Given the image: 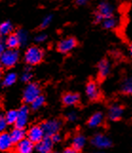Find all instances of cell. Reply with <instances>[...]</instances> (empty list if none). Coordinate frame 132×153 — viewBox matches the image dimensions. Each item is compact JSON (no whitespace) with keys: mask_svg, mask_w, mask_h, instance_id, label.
<instances>
[{"mask_svg":"<svg viewBox=\"0 0 132 153\" xmlns=\"http://www.w3.org/2000/svg\"><path fill=\"white\" fill-rule=\"evenodd\" d=\"M45 53L44 51L39 46L33 45L30 46L29 48L26 50L24 53V61L28 66H36L39 65L40 63L44 60Z\"/></svg>","mask_w":132,"mask_h":153,"instance_id":"1","label":"cell"},{"mask_svg":"<svg viewBox=\"0 0 132 153\" xmlns=\"http://www.w3.org/2000/svg\"><path fill=\"white\" fill-rule=\"evenodd\" d=\"M20 59V54L18 50H12V49H7L5 51H3L1 55H0V63L1 66L6 68V70H10V68H13L16 66Z\"/></svg>","mask_w":132,"mask_h":153,"instance_id":"2","label":"cell"},{"mask_svg":"<svg viewBox=\"0 0 132 153\" xmlns=\"http://www.w3.org/2000/svg\"><path fill=\"white\" fill-rule=\"evenodd\" d=\"M41 95V88L38 84L36 83H28L23 91L22 100L24 104L30 105L34 100Z\"/></svg>","mask_w":132,"mask_h":153,"instance_id":"3","label":"cell"},{"mask_svg":"<svg viewBox=\"0 0 132 153\" xmlns=\"http://www.w3.org/2000/svg\"><path fill=\"white\" fill-rule=\"evenodd\" d=\"M78 45V42L74 37H71V36H67V37L61 39L59 42L57 43L56 49L57 51L62 54H67L70 53V51L74 50Z\"/></svg>","mask_w":132,"mask_h":153,"instance_id":"4","label":"cell"},{"mask_svg":"<svg viewBox=\"0 0 132 153\" xmlns=\"http://www.w3.org/2000/svg\"><path fill=\"white\" fill-rule=\"evenodd\" d=\"M61 126H62V123L59 120H56V119L47 120L41 124L42 128L44 130L45 136H47V137H51L52 135L58 133V131L61 128Z\"/></svg>","mask_w":132,"mask_h":153,"instance_id":"5","label":"cell"},{"mask_svg":"<svg viewBox=\"0 0 132 153\" xmlns=\"http://www.w3.org/2000/svg\"><path fill=\"white\" fill-rule=\"evenodd\" d=\"M30 110V108H29V105H27V104H24L18 108V117H17L16 122L14 124L15 128H26V126H27L28 121H29Z\"/></svg>","mask_w":132,"mask_h":153,"instance_id":"6","label":"cell"},{"mask_svg":"<svg viewBox=\"0 0 132 153\" xmlns=\"http://www.w3.org/2000/svg\"><path fill=\"white\" fill-rule=\"evenodd\" d=\"M44 137H45V133L41 125L31 126L27 132V138H29L34 145L41 142L44 139Z\"/></svg>","mask_w":132,"mask_h":153,"instance_id":"7","label":"cell"},{"mask_svg":"<svg viewBox=\"0 0 132 153\" xmlns=\"http://www.w3.org/2000/svg\"><path fill=\"white\" fill-rule=\"evenodd\" d=\"M86 94L90 101H98L100 99V96H101V92H100L98 84L92 80L88 82V84L86 85Z\"/></svg>","mask_w":132,"mask_h":153,"instance_id":"8","label":"cell"},{"mask_svg":"<svg viewBox=\"0 0 132 153\" xmlns=\"http://www.w3.org/2000/svg\"><path fill=\"white\" fill-rule=\"evenodd\" d=\"M91 144L100 149H108V147L111 146L112 142L108 136H105L104 134H96L93 136V138L91 139Z\"/></svg>","mask_w":132,"mask_h":153,"instance_id":"9","label":"cell"},{"mask_svg":"<svg viewBox=\"0 0 132 153\" xmlns=\"http://www.w3.org/2000/svg\"><path fill=\"white\" fill-rule=\"evenodd\" d=\"M111 72V64L108 59H102L97 64V74L100 79H105Z\"/></svg>","mask_w":132,"mask_h":153,"instance_id":"10","label":"cell"},{"mask_svg":"<svg viewBox=\"0 0 132 153\" xmlns=\"http://www.w3.org/2000/svg\"><path fill=\"white\" fill-rule=\"evenodd\" d=\"M96 12L99 13L100 14H102L104 18L110 17L114 15V7L110 2L103 0V1H101L98 4Z\"/></svg>","mask_w":132,"mask_h":153,"instance_id":"11","label":"cell"},{"mask_svg":"<svg viewBox=\"0 0 132 153\" xmlns=\"http://www.w3.org/2000/svg\"><path fill=\"white\" fill-rule=\"evenodd\" d=\"M53 141L51 137L45 136L44 139L35 145V149L38 153H51Z\"/></svg>","mask_w":132,"mask_h":153,"instance_id":"12","label":"cell"},{"mask_svg":"<svg viewBox=\"0 0 132 153\" xmlns=\"http://www.w3.org/2000/svg\"><path fill=\"white\" fill-rule=\"evenodd\" d=\"M124 114V108L120 104H113L110 105L108 111V117L111 121H118Z\"/></svg>","mask_w":132,"mask_h":153,"instance_id":"13","label":"cell"},{"mask_svg":"<svg viewBox=\"0 0 132 153\" xmlns=\"http://www.w3.org/2000/svg\"><path fill=\"white\" fill-rule=\"evenodd\" d=\"M35 147V145L29 138H25L16 144L15 151L18 153H33V150Z\"/></svg>","mask_w":132,"mask_h":153,"instance_id":"14","label":"cell"},{"mask_svg":"<svg viewBox=\"0 0 132 153\" xmlns=\"http://www.w3.org/2000/svg\"><path fill=\"white\" fill-rule=\"evenodd\" d=\"M62 102L66 107L75 105L80 102V94L76 92H66L62 96Z\"/></svg>","mask_w":132,"mask_h":153,"instance_id":"15","label":"cell"},{"mask_svg":"<svg viewBox=\"0 0 132 153\" xmlns=\"http://www.w3.org/2000/svg\"><path fill=\"white\" fill-rule=\"evenodd\" d=\"M120 92L125 95H132V75L125 76L120 83Z\"/></svg>","mask_w":132,"mask_h":153,"instance_id":"16","label":"cell"},{"mask_svg":"<svg viewBox=\"0 0 132 153\" xmlns=\"http://www.w3.org/2000/svg\"><path fill=\"white\" fill-rule=\"evenodd\" d=\"M13 143L10 138V133L7 132H1L0 135V150L1 151H9L12 149Z\"/></svg>","mask_w":132,"mask_h":153,"instance_id":"17","label":"cell"},{"mask_svg":"<svg viewBox=\"0 0 132 153\" xmlns=\"http://www.w3.org/2000/svg\"><path fill=\"white\" fill-rule=\"evenodd\" d=\"M5 41H6V45L8 49L17 50L19 47H21L20 40L15 33H13L9 34L8 36H6V37H5Z\"/></svg>","mask_w":132,"mask_h":153,"instance_id":"18","label":"cell"},{"mask_svg":"<svg viewBox=\"0 0 132 153\" xmlns=\"http://www.w3.org/2000/svg\"><path fill=\"white\" fill-rule=\"evenodd\" d=\"M104 122V114L101 111H97L93 113L90 118L88 121V126L90 128H97V126H101Z\"/></svg>","mask_w":132,"mask_h":153,"instance_id":"19","label":"cell"},{"mask_svg":"<svg viewBox=\"0 0 132 153\" xmlns=\"http://www.w3.org/2000/svg\"><path fill=\"white\" fill-rule=\"evenodd\" d=\"M10 138L13 140V145L18 144L20 141H22L25 139V136H27V133L24 130V128H14L12 131H10Z\"/></svg>","mask_w":132,"mask_h":153,"instance_id":"20","label":"cell"},{"mask_svg":"<svg viewBox=\"0 0 132 153\" xmlns=\"http://www.w3.org/2000/svg\"><path fill=\"white\" fill-rule=\"evenodd\" d=\"M17 80V73L14 71H9L4 75L2 79V86L4 88H10L14 85Z\"/></svg>","mask_w":132,"mask_h":153,"instance_id":"21","label":"cell"},{"mask_svg":"<svg viewBox=\"0 0 132 153\" xmlns=\"http://www.w3.org/2000/svg\"><path fill=\"white\" fill-rule=\"evenodd\" d=\"M13 25L9 20H6L0 24V35L2 37H6L9 34L13 33Z\"/></svg>","mask_w":132,"mask_h":153,"instance_id":"22","label":"cell"},{"mask_svg":"<svg viewBox=\"0 0 132 153\" xmlns=\"http://www.w3.org/2000/svg\"><path fill=\"white\" fill-rule=\"evenodd\" d=\"M102 27L105 30H113L117 27L118 25V19L113 16H110V17H107L103 20V22L101 23Z\"/></svg>","mask_w":132,"mask_h":153,"instance_id":"23","label":"cell"},{"mask_svg":"<svg viewBox=\"0 0 132 153\" xmlns=\"http://www.w3.org/2000/svg\"><path fill=\"white\" fill-rule=\"evenodd\" d=\"M86 145V138L85 136L81 134H77L72 140V147H74L75 149L80 151Z\"/></svg>","mask_w":132,"mask_h":153,"instance_id":"24","label":"cell"},{"mask_svg":"<svg viewBox=\"0 0 132 153\" xmlns=\"http://www.w3.org/2000/svg\"><path fill=\"white\" fill-rule=\"evenodd\" d=\"M33 71H31V68L30 66H28L24 68V71H22L20 75V80L21 82L23 83H30L31 79H33Z\"/></svg>","mask_w":132,"mask_h":153,"instance_id":"25","label":"cell"},{"mask_svg":"<svg viewBox=\"0 0 132 153\" xmlns=\"http://www.w3.org/2000/svg\"><path fill=\"white\" fill-rule=\"evenodd\" d=\"M15 33L17 34L18 38H19V40H20L21 47L26 46V45L28 44L29 39H30V35H29V33H28L27 30H24V29H18Z\"/></svg>","mask_w":132,"mask_h":153,"instance_id":"26","label":"cell"},{"mask_svg":"<svg viewBox=\"0 0 132 153\" xmlns=\"http://www.w3.org/2000/svg\"><path fill=\"white\" fill-rule=\"evenodd\" d=\"M18 117V109H10L5 113V118H6L9 125H14Z\"/></svg>","mask_w":132,"mask_h":153,"instance_id":"27","label":"cell"},{"mask_svg":"<svg viewBox=\"0 0 132 153\" xmlns=\"http://www.w3.org/2000/svg\"><path fill=\"white\" fill-rule=\"evenodd\" d=\"M44 104H45V96L41 94V95H39L33 103L30 105V108L31 110H38L43 107Z\"/></svg>","mask_w":132,"mask_h":153,"instance_id":"28","label":"cell"},{"mask_svg":"<svg viewBox=\"0 0 132 153\" xmlns=\"http://www.w3.org/2000/svg\"><path fill=\"white\" fill-rule=\"evenodd\" d=\"M52 19H53V15H52V14H47L46 16H45L43 19H42V21H41L40 29H41V30L47 29V28L49 27V26L51 24Z\"/></svg>","mask_w":132,"mask_h":153,"instance_id":"29","label":"cell"},{"mask_svg":"<svg viewBox=\"0 0 132 153\" xmlns=\"http://www.w3.org/2000/svg\"><path fill=\"white\" fill-rule=\"evenodd\" d=\"M47 39V35L45 33H40L34 36V42L36 44H42Z\"/></svg>","mask_w":132,"mask_h":153,"instance_id":"30","label":"cell"},{"mask_svg":"<svg viewBox=\"0 0 132 153\" xmlns=\"http://www.w3.org/2000/svg\"><path fill=\"white\" fill-rule=\"evenodd\" d=\"M8 125L9 124L6 118H5V115H1V117H0V130H1V132H4L5 129L7 128Z\"/></svg>","mask_w":132,"mask_h":153,"instance_id":"31","label":"cell"},{"mask_svg":"<svg viewBox=\"0 0 132 153\" xmlns=\"http://www.w3.org/2000/svg\"><path fill=\"white\" fill-rule=\"evenodd\" d=\"M77 118H78V115L75 111H70L67 114V121H70V122H75Z\"/></svg>","mask_w":132,"mask_h":153,"instance_id":"32","label":"cell"},{"mask_svg":"<svg viewBox=\"0 0 132 153\" xmlns=\"http://www.w3.org/2000/svg\"><path fill=\"white\" fill-rule=\"evenodd\" d=\"M104 16L102 14H100L99 13L97 12H95L94 13V22L95 23H97V24H101L103 22V20H104Z\"/></svg>","mask_w":132,"mask_h":153,"instance_id":"33","label":"cell"},{"mask_svg":"<svg viewBox=\"0 0 132 153\" xmlns=\"http://www.w3.org/2000/svg\"><path fill=\"white\" fill-rule=\"evenodd\" d=\"M7 48V45H6V41H5V37L1 38V41H0V52H2L6 51Z\"/></svg>","mask_w":132,"mask_h":153,"instance_id":"34","label":"cell"},{"mask_svg":"<svg viewBox=\"0 0 132 153\" xmlns=\"http://www.w3.org/2000/svg\"><path fill=\"white\" fill-rule=\"evenodd\" d=\"M90 0H75V3L77 6H84V5H87Z\"/></svg>","mask_w":132,"mask_h":153,"instance_id":"35","label":"cell"},{"mask_svg":"<svg viewBox=\"0 0 132 153\" xmlns=\"http://www.w3.org/2000/svg\"><path fill=\"white\" fill-rule=\"evenodd\" d=\"M51 139H52V141H53V143H58V142L61 141V136L58 133H56V134L51 136Z\"/></svg>","mask_w":132,"mask_h":153,"instance_id":"36","label":"cell"},{"mask_svg":"<svg viewBox=\"0 0 132 153\" xmlns=\"http://www.w3.org/2000/svg\"><path fill=\"white\" fill-rule=\"evenodd\" d=\"M80 151L75 149L74 147H68V149H66L64 153H79Z\"/></svg>","mask_w":132,"mask_h":153,"instance_id":"37","label":"cell"},{"mask_svg":"<svg viewBox=\"0 0 132 153\" xmlns=\"http://www.w3.org/2000/svg\"><path fill=\"white\" fill-rule=\"evenodd\" d=\"M129 53H130V55H131V57H132V43H131L130 46H129Z\"/></svg>","mask_w":132,"mask_h":153,"instance_id":"38","label":"cell"},{"mask_svg":"<svg viewBox=\"0 0 132 153\" xmlns=\"http://www.w3.org/2000/svg\"><path fill=\"white\" fill-rule=\"evenodd\" d=\"M95 153H104V152H95Z\"/></svg>","mask_w":132,"mask_h":153,"instance_id":"39","label":"cell"},{"mask_svg":"<svg viewBox=\"0 0 132 153\" xmlns=\"http://www.w3.org/2000/svg\"><path fill=\"white\" fill-rule=\"evenodd\" d=\"M14 153H18V152H16V151H15V152H14Z\"/></svg>","mask_w":132,"mask_h":153,"instance_id":"40","label":"cell"},{"mask_svg":"<svg viewBox=\"0 0 132 153\" xmlns=\"http://www.w3.org/2000/svg\"><path fill=\"white\" fill-rule=\"evenodd\" d=\"M55 153H57V152H55Z\"/></svg>","mask_w":132,"mask_h":153,"instance_id":"41","label":"cell"}]
</instances>
